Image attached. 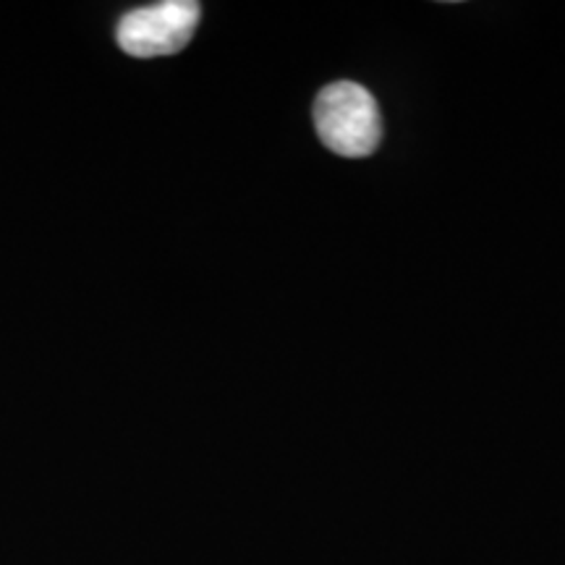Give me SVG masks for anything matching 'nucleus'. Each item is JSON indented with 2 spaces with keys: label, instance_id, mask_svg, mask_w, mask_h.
<instances>
[{
  "label": "nucleus",
  "instance_id": "1",
  "mask_svg": "<svg viewBox=\"0 0 565 565\" xmlns=\"http://www.w3.org/2000/svg\"><path fill=\"white\" fill-rule=\"evenodd\" d=\"M322 145L343 158H366L383 139V118L372 92L356 82L328 84L315 103Z\"/></svg>",
  "mask_w": 565,
  "mask_h": 565
},
{
  "label": "nucleus",
  "instance_id": "2",
  "mask_svg": "<svg viewBox=\"0 0 565 565\" xmlns=\"http://www.w3.org/2000/svg\"><path fill=\"white\" fill-rule=\"evenodd\" d=\"M202 6L194 0H162L141 6L118 21L116 40L134 58L173 55L189 45L200 24Z\"/></svg>",
  "mask_w": 565,
  "mask_h": 565
}]
</instances>
